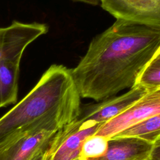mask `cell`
<instances>
[{"label":"cell","instance_id":"6da1fadb","mask_svg":"<svg viewBox=\"0 0 160 160\" xmlns=\"http://www.w3.org/2000/svg\"><path fill=\"white\" fill-rule=\"evenodd\" d=\"M159 47L160 29L116 19L71 69L81 97L98 102L132 88Z\"/></svg>","mask_w":160,"mask_h":160},{"label":"cell","instance_id":"7a4b0ae2","mask_svg":"<svg viewBox=\"0 0 160 160\" xmlns=\"http://www.w3.org/2000/svg\"><path fill=\"white\" fill-rule=\"evenodd\" d=\"M81 98L71 69L51 65L33 88L0 118V149L36 129L59 130L76 120Z\"/></svg>","mask_w":160,"mask_h":160},{"label":"cell","instance_id":"3957f363","mask_svg":"<svg viewBox=\"0 0 160 160\" xmlns=\"http://www.w3.org/2000/svg\"><path fill=\"white\" fill-rule=\"evenodd\" d=\"M102 124L76 119L59 129L45 151L44 160H72L79 158L82 142Z\"/></svg>","mask_w":160,"mask_h":160},{"label":"cell","instance_id":"277c9868","mask_svg":"<svg viewBox=\"0 0 160 160\" xmlns=\"http://www.w3.org/2000/svg\"><path fill=\"white\" fill-rule=\"evenodd\" d=\"M158 114H160V87L149 89L124 112L102 124L95 134L110 139Z\"/></svg>","mask_w":160,"mask_h":160},{"label":"cell","instance_id":"5b68a950","mask_svg":"<svg viewBox=\"0 0 160 160\" xmlns=\"http://www.w3.org/2000/svg\"><path fill=\"white\" fill-rule=\"evenodd\" d=\"M116 19L160 29V0H99Z\"/></svg>","mask_w":160,"mask_h":160},{"label":"cell","instance_id":"8992f818","mask_svg":"<svg viewBox=\"0 0 160 160\" xmlns=\"http://www.w3.org/2000/svg\"><path fill=\"white\" fill-rule=\"evenodd\" d=\"M48 30V26L44 23L18 21L8 26L0 27V61L21 59L27 46Z\"/></svg>","mask_w":160,"mask_h":160},{"label":"cell","instance_id":"52a82bcc","mask_svg":"<svg viewBox=\"0 0 160 160\" xmlns=\"http://www.w3.org/2000/svg\"><path fill=\"white\" fill-rule=\"evenodd\" d=\"M148 90L136 85L122 94L116 95L96 103L81 105L77 119L103 124L124 112Z\"/></svg>","mask_w":160,"mask_h":160},{"label":"cell","instance_id":"ba28073f","mask_svg":"<svg viewBox=\"0 0 160 160\" xmlns=\"http://www.w3.org/2000/svg\"><path fill=\"white\" fill-rule=\"evenodd\" d=\"M58 130L39 128L29 132L0 151V160H32L45 151Z\"/></svg>","mask_w":160,"mask_h":160},{"label":"cell","instance_id":"9c48e42d","mask_svg":"<svg viewBox=\"0 0 160 160\" xmlns=\"http://www.w3.org/2000/svg\"><path fill=\"white\" fill-rule=\"evenodd\" d=\"M154 145L139 138L113 137L103 156L86 160H150Z\"/></svg>","mask_w":160,"mask_h":160},{"label":"cell","instance_id":"30bf717a","mask_svg":"<svg viewBox=\"0 0 160 160\" xmlns=\"http://www.w3.org/2000/svg\"><path fill=\"white\" fill-rule=\"evenodd\" d=\"M21 59L0 61V108L17 102Z\"/></svg>","mask_w":160,"mask_h":160},{"label":"cell","instance_id":"8fae6325","mask_svg":"<svg viewBox=\"0 0 160 160\" xmlns=\"http://www.w3.org/2000/svg\"><path fill=\"white\" fill-rule=\"evenodd\" d=\"M114 137H136L153 144L159 143L160 142V114L135 124Z\"/></svg>","mask_w":160,"mask_h":160},{"label":"cell","instance_id":"7c38bea8","mask_svg":"<svg viewBox=\"0 0 160 160\" xmlns=\"http://www.w3.org/2000/svg\"><path fill=\"white\" fill-rule=\"evenodd\" d=\"M109 139L94 134L88 137L82 142L79 158L82 160L103 156L108 149Z\"/></svg>","mask_w":160,"mask_h":160},{"label":"cell","instance_id":"4fadbf2b","mask_svg":"<svg viewBox=\"0 0 160 160\" xmlns=\"http://www.w3.org/2000/svg\"><path fill=\"white\" fill-rule=\"evenodd\" d=\"M147 89L160 87V59L152 58L138 76L135 85Z\"/></svg>","mask_w":160,"mask_h":160},{"label":"cell","instance_id":"5bb4252c","mask_svg":"<svg viewBox=\"0 0 160 160\" xmlns=\"http://www.w3.org/2000/svg\"><path fill=\"white\" fill-rule=\"evenodd\" d=\"M150 160H160V142L154 145Z\"/></svg>","mask_w":160,"mask_h":160},{"label":"cell","instance_id":"9a60e30c","mask_svg":"<svg viewBox=\"0 0 160 160\" xmlns=\"http://www.w3.org/2000/svg\"><path fill=\"white\" fill-rule=\"evenodd\" d=\"M77 1H79L81 2H84L86 4H88L92 6H97L100 4L99 0H75Z\"/></svg>","mask_w":160,"mask_h":160},{"label":"cell","instance_id":"2e32d148","mask_svg":"<svg viewBox=\"0 0 160 160\" xmlns=\"http://www.w3.org/2000/svg\"><path fill=\"white\" fill-rule=\"evenodd\" d=\"M45 151L41 152L39 154H38L32 160H44V154Z\"/></svg>","mask_w":160,"mask_h":160},{"label":"cell","instance_id":"e0dca14e","mask_svg":"<svg viewBox=\"0 0 160 160\" xmlns=\"http://www.w3.org/2000/svg\"><path fill=\"white\" fill-rule=\"evenodd\" d=\"M152 58H158V59H160V47L158 49V50L157 51V52H156L155 55L154 56V57Z\"/></svg>","mask_w":160,"mask_h":160},{"label":"cell","instance_id":"ac0fdd59","mask_svg":"<svg viewBox=\"0 0 160 160\" xmlns=\"http://www.w3.org/2000/svg\"><path fill=\"white\" fill-rule=\"evenodd\" d=\"M72 160H82V159H81L80 158H76L74 159H72Z\"/></svg>","mask_w":160,"mask_h":160},{"label":"cell","instance_id":"d6986e66","mask_svg":"<svg viewBox=\"0 0 160 160\" xmlns=\"http://www.w3.org/2000/svg\"><path fill=\"white\" fill-rule=\"evenodd\" d=\"M4 149V148H2V149H0V151H1L2 149Z\"/></svg>","mask_w":160,"mask_h":160}]
</instances>
